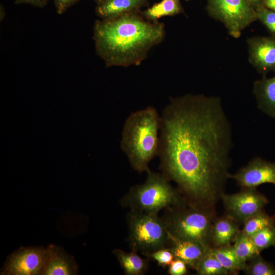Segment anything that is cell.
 I'll return each instance as SVG.
<instances>
[{
	"mask_svg": "<svg viewBox=\"0 0 275 275\" xmlns=\"http://www.w3.org/2000/svg\"><path fill=\"white\" fill-rule=\"evenodd\" d=\"M249 61L258 72H275V37L255 36L247 40Z\"/></svg>",
	"mask_w": 275,
	"mask_h": 275,
	"instance_id": "11",
	"label": "cell"
},
{
	"mask_svg": "<svg viewBox=\"0 0 275 275\" xmlns=\"http://www.w3.org/2000/svg\"><path fill=\"white\" fill-rule=\"evenodd\" d=\"M145 182L130 192L133 208L143 213H156L163 208L177 204V193L164 175L149 170Z\"/></svg>",
	"mask_w": 275,
	"mask_h": 275,
	"instance_id": "5",
	"label": "cell"
},
{
	"mask_svg": "<svg viewBox=\"0 0 275 275\" xmlns=\"http://www.w3.org/2000/svg\"><path fill=\"white\" fill-rule=\"evenodd\" d=\"M258 108L268 116L275 118V75L267 78L265 75L256 80L253 86Z\"/></svg>",
	"mask_w": 275,
	"mask_h": 275,
	"instance_id": "14",
	"label": "cell"
},
{
	"mask_svg": "<svg viewBox=\"0 0 275 275\" xmlns=\"http://www.w3.org/2000/svg\"><path fill=\"white\" fill-rule=\"evenodd\" d=\"M215 219L212 208L192 204L173 213L164 222L168 233L176 238L211 246V231Z\"/></svg>",
	"mask_w": 275,
	"mask_h": 275,
	"instance_id": "4",
	"label": "cell"
},
{
	"mask_svg": "<svg viewBox=\"0 0 275 275\" xmlns=\"http://www.w3.org/2000/svg\"><path fill=\"white\" fill-rule=\"evenodd\" d=\"M207 9L209 15L221 22L235 38L257 20L256 10L246 0H209Z\"/></svg>",
	"mask_w": 275,
	"mask_h": 275,
	"instance_id": "7",
	"label": "cell"
},
{
	"mask_svg": "<svg viewBox=\"0 0 275 275\" xmlns=\"http://www.w3.org/2000/svg\"><path fill=\"white\" fill-rule=\"evenodd\" d=\"M233 247L237 257L244 263L259 255L261 252L251 237L245 235L241 231H240L234 240Z\"/></svg>",
	"mask_w": 275,
	"mask_h": 275,
	"instance_id": "20",
	"label": "cell"
},
{
	"mask_svg": "<svg viewBox=\"0 0 275 275\" xmlns=\"http://www.w3.org/2000/svg\"><path fill=\"white\" fill-rule=\"evenodd\" d=\"M160 116L158 156L163 174L192 204L212 208L229 178L232 147L221 98L189 94L172 98Z\"/></svg>",
	"mask_w": 275,
	"mask_h": 275,
	"instance_id": "1",
	"label": "cell"
},
{
	"mask_svg": "<svg viewBox=\"0 0 275 275\" xmlns=\"http://www.w3.org/2000/svg\"><path fill=\"white\" fill-rule=\"evenodd\" d=\"M183 11L180 0H161L143 12V15L147 19L158 21L165 16H172Z\"/></svg>",
	"mask_w": 275,
	"mask_h": 275,
	"instance_id": "17",
	"label": "cell"
},
{
	"mask_svg": "<svg viewBox=\"0 0 275 275\" xmlns=\"http://www.w3.org/2000/svg\"><path fill=\"white\" fill-rule=\"evenodd\" d=\"M48 257L43 271L44 275H74L78 273V264L74 257L56 244L47 248Z\"/></svg>",
	"mask_w": 275,
	"mask_h": 275,
	"instance_id": "13",
	"label": "cell"
},
{
	"mask_svg": "<svg viewBox=\"0 0 275 275\" xmlns=\"http://www.w3.org/2000/svg\"><path fill=\"white\" fill-rule=\"evenodd\" d=\"M161 116L153 106L131 113L123 127L121 148L132 168L148 172L151 160L158 155Z\"/></svg>",
	"mask_w": 275,
	"mask_h": 275,
	"instance_id": "3",
	"label": "cell"
},
{
	"mask_svg": "<svg viewBox=\"0 0 275 275\" xmlns=\"http://www.w3.org/2000/svg\"><path fill=\"white\" fill-rule=\"evenodd\" d=\"M243 269L244 273L248 275H275V267L264 260L260 256L249 260Z\"/></svg>",
	"mask_w": 275,
	"mask_h": 275,
	"instance_id": "23",
	"label": "cell"
},
{
	"mask_svg": "<svg viewBox=\"0 0 275 275\" xmlns=\"http://www.w3.org/2000/svg\"><path fill=\"white\" fill-rule=\"evenodd\" d=\"M146 2V0H103L98 4L96 13L101 19H111L135 12Z\"/></svg>",
	"mask_w": 275,
	"mask_h": 275,
	"instance_id": "16",
	"label": "cell"
},
{
	"mask_svg": "<svg viewBox=\"0 0 275 275\" xmlns=\"http://www.w3.org/2000/svg\"><path fill=\"white\" fill-rule=\"evenodd\" d=\"M251 237L260 252L271 246L275 247V225L262 229Z\"/></svg>",
	"mask_w": 275,
	"mask_h": 275,
	"instance_id": "24",
	"label": "cell"
},
{
	"mask_svg": "<svg viewBox=\"0 0 275 275\" xmlns=\"http://www.w3.org/2000/svg\"><path fill=\"white\" fill-rule=\"evenodd\" d=\"M80 0H54V6L57 13L61 15L70 7Z\"/></svg>",
	"mask_w": 275,
	"mask_h": 275,
	"instance_id": "28",
	"label": "cell"
},
{
	"mask_svg": "<svg viewBox=\"0 0 275 275\" xmlns=\"http://www.w3.org/2000/svg\"><path fill=\"white\" fill-rule=\"evenodd\" d=\"M257 20L267 29L272 36L275 37V11L262 6L256 9Z\"/></svg>",
	"mask_w": 275,
	"mask_h": 275,
	"instance_id": "25",
	"label": "cell"
},
{
	"mask_svg": "<svg viewBox=\"0 0 275 275\" xmlns=\"http://www.w3.org/2000/svg\"><path fill=\"white\" fill-rule=\"evenodd\" d=\"M48 257L47 248L21 247L11 254L1 271L3 275H40Z\"/></svg>",
	"mask_w": 275,
	"mask_h": 275,
	"instance_id": "8",
	"label": "cell"
},
{
	"mask_svg": "<svg viewBox=\"0 0 275 275\" xmlns=\"http://www.w3.org/2000/svg\"><path fill=\"white\" fill-rule=\"evenodd\" d=\"M211 248L199 262L196 269L198 274L200 275H226L229 274L227 270L211 252Z\"/></svg>",
	"mask_w": 275,
	"mask_h": 275,
	"instance_id": "22",
	"label": "cell"
},
{
	"mask_svg": "<svg viewBox=\"0 0 275 275\" xmlns=\"http://www.w3.org/2000/svg\"><path fill=\"white\" fill-rule=\"evenodd\" d=\"M148 255L150 257L155 260L159 265L164 267L169 266L175 259L173 253L169 248H161Z\"/></svg>",
	"mask_w": 275,
	"mask_h": 275,
	"instance_id": "26",
	"label": "cell"
},
{
	"mask_svg": "<svg viewBox=\"0 0 275 275\" xmlns=\"http://www.w3.org/2000/svg\"><path fill=\"white\" fill-rule=\"evenodd\" d=\"M95 1H96L98 4L101 2L102 1H103V0H94Z\"/></svg>",
	"mask_w": 275,
	"mask_h": 275,
	"instance_id": "32",
	"label": "cell"
},
{
	"mask_svg": "<svg viewBox=\"0 0 275 275\" xmlns=\"http://www.w3.org/2000/svg\"><path fill=\"white\" fill-rule=\"evenodd\" d=\"M237 223L228 215L215 218L211 228V246L217 248L231 245L240 232Z\"/></svg>",
	"mask_w": 275,
	"mask_h": 275,
	"instance_id": "15",
	"label": "cell"
},
{
	"mask_svg": "<svg viewBox=\"0 0 275 275\" xmlns=\"http://www.w3.org/2000/svg\"><path fill=\"white\" fill-rule=\"evenodd\" d=\"M186 266L181 260L175 258L169 265L168 272L171 275H184L187 271Z\"/></svg>",
	"mask_w": 275,
	"mask_h": 275,
	"instance_id": "27",
	"label": "cell"
},
{
	"mask_svg": "<svg viewBox=\"0 0 275 275\" xmlns=\"http://www.w3.org/2000/svg\"><path fill=\"white\" fill-rule=\"evenodd\" d=\"M113 253L117 258L120 266L128 275L142 274L147 268L146 261L134 252H126L120 249L114 250Z\"/></svg>",
	"mask_w": 275,
	"mask_h": 275,
	"instance_id": "18",
	"label": "cell"
},
{
	"mask_svg": "<svg viewBox=\"0 0 275 275\" xmlns=\"http://www.w3.org/2000/svg\"><path fill=\"white\" fill-rule=\"evenodd\" d=\"M243 223L241 232L251 237L262 229L274 225L275 216H269L263 211L248 219Z\"/></svg>",
	"mask_w": 275,
	"mask_h": 275,
	"instance_id": "21",
	"label": "cell"
},
{
	"mask_svg": "<svg viewBox=\"0 0 275 275\" xmlns=\"http://www.w3.org/2000/svg\"><path fill=\"white\" fill-rule=\"evenodd\" d=\"M249 4L256 10L257 8L263 6L264 0H246Z\"/></svg>",
	"mask_w": 275,
	"mask_h": 275,
	"instance_id": "30",
	"label": "cell"
},
{
	"mask_svg": "<svg viewBox=\"0 0 275 275\" xmlns=\"http://www.w3.org/2000/svg\"><path fill=\"white\" fill-rule=\"evenodd\" d=\"M221 198L227 215L237 222L242 223L263 211L268 202L256 188H243L242 191L234 194H223Z\"/></svg>",
	"mask_w": 275,
	"mask_h": 275,
	"instance_id": "9",
	"label": "cell"
},
{
	"mask_svg": "<svg viewBox=\"0 0 275 275\" xmlns=\"http://www.w3.org/2000/svg\"><path fill=\"white\" fill-rule=\"evenodd\" d=\"M129 228V238L133 249L148 254L165 248L169 241L166 224L156 213L138 212L133 214Z\"/></svg>",
	"mask_w": 275,
	"mask_h": 275,
	"instance_id": "6",
	"label": "cell"
},
{
	"mask_svg": "<svg viewBox=\"0 0 275 275\" xmlns=\"http://www.w3.org/2000/svg\"><path fill=\"white\" fill-rule=\"evenodd\" d=\"M165 36L164 23L149 20L136 11L97 20L93 27L96 51L108 67L140 65Z\"/></svg>",
	"mask_w": 275,
	"mask_h": 275,
	"instance_id": "2",
	"label": "cell"
},
{
	"mask_svg": "<svg viewBox=\"0 0 275 275\" xmlns=\"http://www.w3.org/2000/svg\"><path fill=\"white\" fill-rule=\"evenodd\" d=\"M229 178L243 188H256L264 183L275 186V162L255 157Z\"/></svg>",
	"mask_w": 275,
	"mask_h": 275,
	"instance_id": "10",
	"label": "cell"
},
{
	"mask_svg": "<svg viewBox=\"0 0 275 275\" xmlns=\"http://www.w3.org/2000/svg\"><path fill=\"white\" fill-rule=\"evenodd\" d=\"M48 0H15V4L16 5L27 4L33 6L43 8L46 4Z\"/></svg>",
	"mask_w": 275,
	"mask_h": 275,
	"instance_id": "29",
	"label": "cell"
},
{
	"mask_svg": "<svg viewBox=\"0 0 275 275\" xmlns=\"http://www.w3.org/2000/svg\"><path fill=\"white\" fill-rule=\"evenodd\" d=\"M168 236L169 241L171 244L169 249L175 258L181 260L187 266L195 269L211 248L200 242L176 238L169 233Z\"/></svg>",
	"mask_w": 275,
	"mask_h": 275,
	"instance_id": "12",
	"label": "cell"
},
{
	"mask_svg": "<svg viewBox=\"0 0 275 275\" xmlns=\"http://www.w3.org/2000/svg\"><path fill=\"white\" fill-rule=\"evenodd\" d=\"M210 251L229 273H236L244 268L246 263L239 259L233 245L211 248Z\"/></svg>",
	"mask_w": 275,
	"mask_h": 275,
	"instance_id": "19",
	"label": "cell"
},
{
	"mask_svg": "<svg viewBox=\"0 0 275 275\" xmlns=\"http://www.w3.org/2000/svg\"><path fill=\"white\" fill-rule=\"evenodd\" d=\"M263 6L269 9L275 11V0H264Z\"/></svg>",
	"mask_w": 275,
	"mask_h": 275,
	"instance_id": "31",
	"label": "cell"
}]
</instances>
